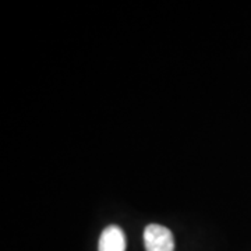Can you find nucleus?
<instances>
[{"mask_svg":"<svg viewBox=\"0 0 251 251\" xmlns=\"http://www.w3.org/2000/svg\"><path fill=\"white\" fill-rule=\"evenodd\" d=\"M144 244L147 251H175V237L168 227L151 224L144 230Z\"/></svg>","mask_w":251,"mask_h":251,"instance_id":"obj_1","label":"nucleus"},{"mask_svg":"<svg viewBox=\"0 0 251 251\" xmlns=\"http://www.w3.org/2000/svg\"><path fill=\"white\" fill-rule=\"evenodd\" d=\"M98 251H126V234L117 225L103 229L99 237Z\"/></svg>","mask_w":251,"mask_h":251,"instance_id":"obj_2","label":"nucleus"}]
</instances>
